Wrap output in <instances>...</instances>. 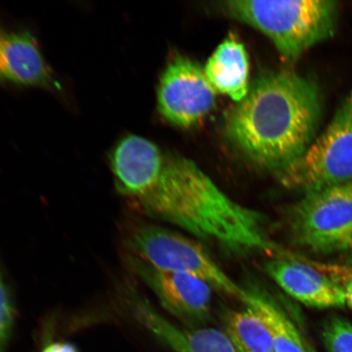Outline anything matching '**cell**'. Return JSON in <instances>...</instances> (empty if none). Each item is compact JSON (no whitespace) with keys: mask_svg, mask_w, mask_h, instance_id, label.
<instances>
[{"mask_svg":"<svg viewBox=\"0 0 352 352\" xmlns=\"http://www.w3.org/2000/svg\"><path fill=\"white\" fill-rule=\"evenodd\" d=\"M138 204L149 217L232 252L292 254L270 239L261 213L232 200L184 157H166L160 179Z\"/></svg>","mask_w":352,"mask_h":352,"instance_id":"obj_1","label":"cell"},{"mask_svg":"<svg viewBox=\"0 0 352 352\" xmlns=\"http://www.w3.org/2000/svg\"><path fill=\"white\" fill-rule=\"evenodd\" d=\"M321 117L318 85L290 70L261 74L231 110L227 131L244 156L262 168H287L307 151Z\"/></svg>","mask_w":352,"mask_h":352,"instance_id":"obj_2","label":"cell"},{"mask_svg":"<svg viewBox=\"0 0 352 352\" xmlns=\"http://www.w3.org/2000/svg\"><path fill=\"white\" fill-rule=\"evenodd\" d=\"M228 15L261 30L286 63H294L336 32L338 6L332 0H232L223 2Z\"/></svg>","mask_w":352,"mask_h":352,"instance_id":"obj_3","label":"cell"},{"mask_svg":"<svg viewBox=\"0 0 352 352\" xmlns=\"http://www.w3.org/2000/svg\"><path fill=\"white\" fill-rule=\"evenodd\" d=\"M127 242L135 258L148 265L197 277L248 306L250 290L233 280L191 237L160 226H143L131 232Z\"/></svg>","mask_w":352,"mask_h":352,"instance_id":"obj_4","label":"cell"},{"mask_svg":"<svg viewBox=\"0 0 352 352\" xmlns=\"http://www.w3.org/2000/svg\"><path fill=\"white\" fill-rule=\"evenodd\" d=\"M287 221L294 241L312 252L352 250V182L305 193Z\"/></svg>","mask_w":352,"mask_h":352,"instance_id":"obj_5","label":"cell"},{"mask_svg":"<svg viewBox=\"0 0 352 352\" xmlns=\"http://www.w3.org/2000/svg\"><path fill=\"white\" fill-rule=\"evenodd\" d=\"M277 175L285 187L305 193L352 182V90L327 130Z\"/></svg>","mask_w":352,"mask_h":352,"instance_id":"obj_6","label":"cell"},{"mask_svg":"<svg viewBox=\"0 0 352 352\" xmlns=\"http://www.w3.org/2000/svg\"><path fill=\"white\" fill-rule=\"evenodd\" d=\"M215 100L217 91L199 65L180 55L170 60L157 87V108L166 121L195 125L214 109Z\"/></svg>","mask_w":352,"mask_h":352,"instance_id":"obj_7","label":"cell"},{"mask_svg":"<svg viewBox=\"0 0 352 352\" xmlns=\"http://www.w3.org/2000/svg\"><path fill=\"white\" fill-rule=\"evenodd\" d=\"M134 266L161 306L174 318L191 328L210 320L213 288L209 284L192 276L157 270L138 258Z\"/></svg>","mask_w":352,"mask_h":352,"instance_id":"obj_8","label":"cell"},{"mask_svg":"<svg viewBox=\"0 0 352 352\" xmlns=\"http://www.w3.org/2000/svg\"><path fill=\"white\" fill-rule=\"evenodd\" d=\"M263 270L286 294L302 305L319 309L345 305L344 288L297 255L270 258Z\"/></svg>","mask_w":352,"mask_h":352,"instance_id":"obj_9","label":"cell"},{"mask_svg":"<svg viewBox=\"0 0 352 352\" xmlns=\"http://www.w3.org/2000/svg\"><path fill=\"white\" fill-rule=\"evenodd\" d=\"M166 157L156 144L142 136L122 138L110 155L118 191L138 204L155 186Z\"/></svg>","mask_w":352,"mask_h":352,"instance_id":"obj_10","label":"cell"},{"mask_svg":"<svg viewBox=\"0 0 352 352\" xmlns=\"http://www.w3.org/2000/svg\"><path fill=\"white\" fill-rule=\"evenodd\" d=\"M132 308L135 319L175 352H237L224 331L213 328L177 327L143 298H134Z\"/></svg>","mask_w":352,"mask_h":352,"instance_id":"obj_11","label":"cell"},{"mask_svg":"<svg viewBox=\"0 0 352 352\" xmlns=\"http://www.w3.org/2000/svg\"><path fill=\"white\" fill-rule=\"evenodd\" d=\"M0 80L25 86L55 85L52 70L32 34L0 35Z\"/></svg>","mask_w":352,"mask_h":352,"instance_id":"obj_12","label":"cell"},{"mask_svg":"<svg viewBox=\"0 0 352 352\" xmlns=\"http://www.w3.org/2000/svg\"><path fill=\"white\" fill-rule=\"evenodd\" d=\"M249 67L244 44L231 34L210 56L204 72L215 91L230 96L239 103L248 94Z\"/></svg>","mask_w":352,"mask_h":352,"instance_id":"obj_13","label":"cell"},{"mask_svg":"<svg viewBox=\"0 0 352 352\" xmlns=\"http://www.w3.org/2000/svg\"><path fill=\"white\" fill-rule=\"evenodd\" d=\"M246 307L252 308L266 325L276 352H314L293 321L270 298L250 290Z\"/></svg>","mask_w":352,"mask_h":352,"instance_id":"obj_14","label":"cell"},{"mask_svg":"<svg viewBox=\"0 0 352 352\" xmlns=\"http://www.w3.org/2000/svg\"><path fill=\"white\" fill-rule=\"evenodd\" d=\"M222 322L237 352H276L266 325L252 308L227 310Z\"/></svg>","mask_w":352,"mask_h":352,"instance_id":"obj_15","label":"cell"},{"mask_svg":"<svg viewBox=\"0 0 352 352\" xmlns=\"http://www.w3.org/2000/svg\"><path fill=\"white\" fill-rule=\"evenodd\" d=\"M322 340L328 352H352V324L341 316H332L324 324Z\"/></svg>","mask_w":352,"mask_h":352,"instance_id":"obj_16","label":"cell"},{"mask_svg":"<svg viewBox=\"0 0 352 352\" xmlns=\"http://www.w3.org/2000/svg\"><path fill=\"white\" fill-rule=\"evenodd\" d=\"M13 321H14V307L10 290L0 272V352H4L10 340Z\"/></svg>","mask_w":352,"mask_h":352,"instance_id":"obj_17","label":"cell"},{"mask_svg":"<svg viewBox=\"0 0 352 352\" xmlns=\"http://www.w3.org/2000/svg\"><path fill=\"white\" fill-rule=\"evenodd\" d=\"M42 352H78L76 347L70 343L52 342L44 347Z\"/></svg>","mask_w":352,"mask_h":352,"instance_id":"obj_18","label":"cell"},{"mask_svg":"<svg viewBox=\"0 0 352 352\" xmlns=\"http://www.w3.org/2000/svg\"><path fill=\"white\" fill-rule=\"evenodd\" d=\"M344 288L346 302L352 309V276L346 281Z\"/></svg>","mask_w":352,"mask_h":352,"instance_id":"obj_19","label":"cell"},{"mask_svg":"<svg viewBox=\"0 0 352 352\" xmlns=\"http://www.w3.org/2000/svg\"><path fill=\"white\" fill-rule=\"evenodd\" d=\"M1 34H1V33H0V35H1Z\"/></svg>","mask_w":352,"mask_h":352,"instance_id":"obj_20","label":"cell"}]
</instances>
